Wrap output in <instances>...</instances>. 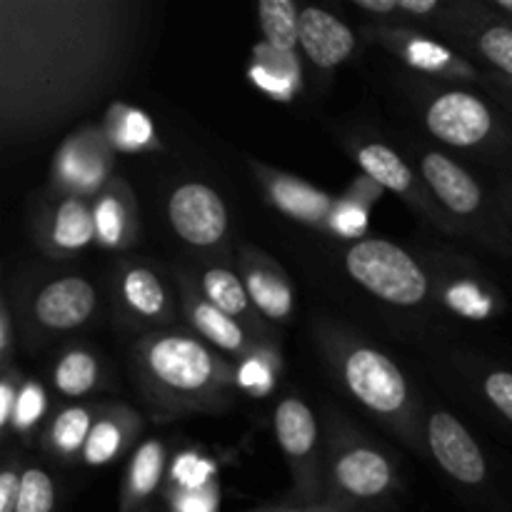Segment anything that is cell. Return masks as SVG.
I'll return each instance as SVG.
<instances>
[{"instance_id": "6da1fadb", "label": "cell", "mask_w": 512, "mask_h": 512, "mask_svg": "<svg viewBox=\"0 0 512 512\" xmlns=\"http://www.w3.org/2000/svg\"><path fill=\"white\" fill-rule=\"evenodd\" d=\"M148 35L135 0L0 3V140L45 143L128 83Z\"/></svg>"}, {"instance_id": "7a4b0ae2", "label": "cell", "mask_w": 512, "mask_h": 512, "mask_svg": "<svg viewBox=\"0 0 512 512\" xmlns=\"http://www.w3.org/2000/svg\"><path fill=\"white\" fill-rule=\"evenodd\" d=\"M130 375L148 408L163 418L213 413L228 405L238 373L203 340L155 330L130 348Z\"/></svg>"}, {"instance_id": "3957f363", "label": "cell", "mask_w": 512, "mask_h": 512, "mask_svg": "<svg viewBox=\"0 0 512 512\" xmlns=\"http://www.w3.org/2000/svg\"><path fill=\"white\" fill-rule=\"evenodd\" d=\"M328 353L355 403L395 433L413 438V395L403 370L380 350L343 338H335Z\"/></svg>"}, {"instance_id": "277c9868", "label": "cell", "mask_w": 512, "mask_h": 512, "mask_svg": "<svg viewBox=\"0 0 512 512\" xmlns=\"http://www.w3.org/2000/svg\"><path fill=\"white\" fill-rule=\"evenodd\" d=\"M345 270L373 298L395 308H418L430 295L423 265L390 240L363 238L353 243L345 253Z\"/></svg>"}, {"instance_id": "5b68a950", "label": "cell", "mask_w": 512, "mask_h": 512, "mask_svg": "<svg viewBox=\"0 0 512 512\" xmlns=\"http://www.w3.org/2000/svg\"><path fill=\"white\" fill-rule=\"evenodd\" d=\"M168 220L175 235L195 248H213L228 235V208L218 190L190 180L168 198Z\"/></svg>"}, {"instance_id": "8992f818", "label": "cell", "mask_w": 512, "mask_h": 512, "mask_svg": "<svg viewBox=\"0 0 512 512\" xmlns=\"http://www.w3.org/2000/svg\"><path fill=\"white\" fill-rule=\"evenodd\" d=\"M430 135L453 148H475L495 133V115L483 98L465 90L435 95L425 110Z\"/></svg>"}, {"instance_id": "52a82bcc", "label": "cell", "mask_w": 512, "mask_h": 512, "mask_svg": "<svg viewBox=\"0 0 512 512\" xmlns=\"http://www.w3.org/2000/svg\"><path fill=\"white\" fill-rule=\"evenodd\" d=\"M330 480L335 490L353 500L383 498L395 485V468L385 453L368 443L335 440L330 455Z\"/></svg>"}, {"instance_id": "ba28073f", "label": "cell", "mask_w": 512, "mask_h": 512, "mask_svg": "<svg viewBox=\"0 0 512 512\" xmlns=\"http://www.w3.org/2000/svg\"><path fill=\"white\" fill-rule=\"evenodd\" d=\"M98 308V290L88 278L65 275L50 280L35 293L30 315L38 328L48 333H70L88 323Z\"/></svg>"}, {"instance_id": "9c48e42d", "label": "cell", "mask_w": 512, "mask_h": 512, "mask_svg": "<svg viewBox=\"0 0 512 512\" xmlns=\"http://www.w3.org/2000/svg\"><path fill=\"white\" fill-rule=\"evenodd\" d=\"M428 448L435 463L453 480L463 485H483L488 478V460L480 450L478 440L453 413L430 415L428 420Z\"/></svg>"}, {"instance_id": "30bf717a", "label": "cell", "mask_w": 512, "mask_h": 512, "mask_svg": "<svg viewBox=\"0 0 512 512\" xmlns=\"http://www.w3.org/2000/svg\"><path fill=\"white\" fill-rule=\"evenodd\" d=\"M273 428L298 485L308 488L318 475V420L313 410L300 398H285L275 408Z\"/></svg>"}, {"instance_id": "8fae6325", "label": "cell", "mask_w": 512, "mask_h": 512, "mask_svg": "<svg viewBox=\"0 0 512 512\" xmlns=\"http://www.w3.org/2000/svg\"><path fill=\"white\" fill-rule=\"evenodd\" d=\"M250 168L258 175L270 203L283 215L298 220V223L318 225V228L333 220L338 203L328 193L305 183V180L295 178V175L280 173V170L260 165L255 160H250Z\"/></svg>"}, {"instance_id": "7c38bea8", "label": "cell", "mask_w": 512, "mask_h": 512, "mask_svg": "<svg viewBox=\"0 0 512 512\" xmlns=\"http://www.w3.org/2000/svg\"><path fill=\"white\" fill-rule=\"evenodd\" d=\"M423 180L435 203L455 218H473L483 210L485 193L478 180L443 153H425L420 160Z\"/></svg>"}, {"instance_id": "4fadbf2b", "label": "cell", "mask_w": 512, "mask_h": 512, "mask_svg": "<svg viewBox=\"0 0 512 512\" xmlns=\"http://www.w3.org/2000/svg\"><path fill=\"white\" fill-rule=\"evenodd\" d=\"M98 240L95 210L85 195L70 193L50 208L40 228V243L48 253L68 258L83 253Z\"/></svg>"}, {"instance_id": "5bb4252c", "label": "cell", "mask_w": 512, "mask_h": 512, "mask_svg": "<svg viewBox=\"0 0 512 512\" xmlns=\"http://www.w3.org/2000/svg\"><path fill=\"white\" fill-rule=\"evenodd\" d=\"M358 38L353 30L323 8L300 10V48L320 70H333L353 55Z\"/></svg>"}, {"instance_id": "9a60e30c", "label": "cell", "mask_w": 512, "mask_h": 512, "mask_svg": "<svg viewBox=\"0 0 512 512\" xmlns=\"http://www.w3.org/2000/svg\"><path fill=\"white\" fill-rule=\"evenodd\" d=\"M355 163L360 165V170L378 188L400 195V198H405L413 208L423 210V213L435 215L425 190L418 188V180H415V173L410 170V165L393 148H388L383 143H365L355 150Z\"/></svg>"}, {"instance_id": "2e32d148", "label": "cell", "mask_w": 512, "mask_h": 512, "mask_svg": "<svg viewBox=\"0 0 512 512\" xmlns=\"http://www.w3.org/2000/svg\"><path fill=\"white\" fill-rule=\"evenodd\" d=\"M243 283L255 310L273 323H285L293 315L295 295L283 270L265 255L248 250L243 263Z\"/></svg>"}, {"instance_id": "e0dca14e", "label": "cell", "mask_w": 512, "mask_h": 512, "mask_svg": "<svg viewBox=\"0 0 512 512\" xmlns=\"http://www.w3.org/2000/svg\"><path fill=\"white\" fill-rule=\"evenodd\" d=\"M93 210L100 245L118 250L133 243L138 233V210H135L133 193L123 180L105 183V188L95 198Z\"/></svg>"}, {"instance_id": "ac0fdd59", "label": "cell", "mask_w": 512, "mask_h": 512, "mask_svg": "<svg viewBox=\"0 0 512 512\" xmlns=\"http://www.w3.org/2000/svg\"><path fill=\"white\" fill-rule=\"evenodd\" d=\"M185 310H188L190 325L198 330L200 338H205L208 343H213L215 348L228 355H240L245 360L253 358L255 343L250 340L248 330L238 320L215 308L213 303H208L203 295L185 288Z\"/></svg>"}, {"instance_id": "d6986e66", "label": "cell", "mask_w": 512, "mask_h": 512, "mask_svg": "<svg viewBox=\"0 0 512 512\" xmlns=\"http://www.w3.org/2000/svg\"><path fill=\"white\" fill-rule=\"evenodd\" d=\"M140 428V418L130 408H118V405H108L95 418L90 438L83 450L85 465H105L110 460L118 458L125 450V445L135 438Z\"/></svg>"}, {"instance_id": "ffe728a7", "label": "cell", "mask_w": 512, "mask_h": 512, "mask_svg": "<svg viewBox=\"0 0 512 512\" xmlns=\"http://www.w3.org/2000/svg\"><path fill=\"white\" fill-rule=\"evenodd\" d=\"M118 295L120 303L143 320H168L170 318V300L165 293L163 280L148 265H125L123 273L118 275Z\"/></svg>"}, {"instance_id": "44dd1931", "label": "cell", "mask_w": 512, "mask_h": 512, "mask_svg": "<svg viewBox=\"0 0 512 512\" xmlns=\"http://www.w3.org/2000/svg\"><path fill=\"white\" fill-rule=\"evenodd\" d=\"M383 43L390 45L405 63L413 65L415 70H423V73L470 75V78L475 75V70L468 63H463L453 50H448L445 45L435 43L430 38L395 30V33H383Z\"/></svg>"}, {"instance_id": "7402d4cb", "label": "cell", "mask_w": 512, "mask_h": 512, "mask_svg": "<svg viewBox=\"0 0 512 512\" xmlns=\"http://www.w3.org/2000/svg\"><path fill=\"white\" fill-rule=\"evenodd\" d=\"M165 463H168V453L165 445L158 438H150L135 450L133 460L128 465V480H125V508L145 503L155 495L160 488L165 475Z\"/></svg>"}, {"instance_id": "603a6c76", "label": "cell", "mask_w": 512, "mask_h": 512, "mask_svg": "<svg viewBox=\"0 0 512 512\" xmlns=\"http://www.w3.org/2000/svg\"><path fill=\"white\" fill-rule=\"evenodd\" d=\"M200 288H203V298L218 310H223L225 315H230V318L255 320L248 288H245L243 278L235 275L233 270L208 268L200 278Z\"/></svg>"}, {"instance_id": "cb8c5ba5", "label": "cell", "mask_w": 512, "mask_h": 512, "mask_svg": "<svg viewBox=\"0 0 512 512\" xmlns=\"http://www.w3.org/2000/svg\"><path fill=\"white\" fill-rule=\"evenodd\" d=\"M260 30L265 45L278 53H293L300 43V10L293 0H260Z\"/></svg>"}, {"instance_id": "d4e9b609", "label": "cell", "mask_w": 512, "mask_h": 512, "mask_svg": "<svg viewBox=\"0 0 512 512\" xmlns=\"http://www.w3.org/2000/svg\"><path fill=\"white\" fill-rule=\"evenodd\" d=\"M93 423V410L85 408V405H70V408L60 410V413L55 415L53 425H50V450L63 460L83 455L85 443H88L90 438V430H93Z\"/></svg>"}, {"instance_id": "484cf974", "label": "cell", "mask_w": 512, "mask_h": 512, "mask_svg": "<svg viewBox=\"0 0 512 512\" xmlns=\"http://www.w3.org/2000/svg\"><path fill=\"white\" fill-rule=\"evenodd\" d=\"M100 363L88 350H70L55 363L53 385L65 398H83L98 385Z\"/></svg>"}, {"instance_id": "4316f807", "label": "cell", "mask_w": 512, "mask_h": 512, "mask_svg": "<svg viewBox=\"0 0 512 512\" xmlns=\"http://www.w3.org/2000/svg\"><path fill=\"white\" fill-rule=\"evenodd\" d=\"M55 483L43 468H25L20 475L18 508L15 512H53Z\"/></svg>"}, {"instance_id": "83f0119b", "label": "cell", "mask_w": 512, "mask_h": 512, "mask_svg": "<svg viewBox=\"0 0 512 512\" xmlns=\"http://www.w3.org/2000/svg\"><path fill=\"white\" fill-rule=\"evenodd\" d=\"M100 160L108 158H100L98 150H80V145H68L63 153V163H60V175L70 183H88L93 188V185L103 183L105 165H108Z\"/></svg>"}, {"instance_id": "f1b7e54d", "label": "cell", "mask_w": 512, "mask_h": 512, "mask_svg": "<svg viewBox=\"0 0 512 512\" xmlns=\"http://www.w3.org/2000/svg\"><path fill=\"white\" fill-rule=\"evenodd\" d=\"M475 45H478L480 55H483L490 65L498 68V75L512 80V28L510 25H503V23L488 25L483 33H478Z\"/></svg>"}, {"instance_id": "f546056e", "label": "cell", "mask_w": 512, "mask_h": 512, "mask_svg": "<svg viewBox=\"0 0 512 512\" xmlns=\"http://www.w3.org/2000/svg\"><path fill=\"white\" fill-rule=\"evenodd\" d=\"M120 123L115 125L113 140L125 150H135L140 145L150 143L153 140V125L145 118L143 113H135V110L120 108Z\"/></svg>"}, {"instance_id": "4dcf8cb0", "label": "cell", "mask_w": 512, "mask_h": 512, "mask_svg": "<svg viewBox=\"0 0 512 512\" xmlns=\"http://www.w3.org/2000/svg\"><path fill=\"white\" fill-rule=\"evenodd\" d=\"M213 478V465L195 453L178 455L173 465V480L183 490H203Z\"/></svg>"}, {"instance_id": "1f68e13d", "label": "cell", "mask_w": 512, "mask_h": 512, "mask_svg": "<svg viewBox=\"0 0 512 512\" xmlns=\"http://www.w3.org/2000/svg\"><path fill=\"white\" fill-rule=\"evenodd\" d=\"M483 393L488 403L512 425V370H490L483 378Z\"/></svg>"}, {"instance_id": "d6a6232c", "label": "cell", "mask_w": 512, "mask_h": 512, "mask_svg": "<svg viewBox=\"0 0 512 512\" xmlns=\"http://www.w3.org/2000/svg\"><path fill=\"white\" fill-rule=\"evenodd\" d=\"M238 385H240V388L248 390V393H253V395L265 393V390L273 385V375H270L265 360H258V358L245 360V363L240 365V370H238Z\"/></svg>"}, {"instance_id": "836d02e7", "label": "cell", "mask_w": 512, "mask_h": 512, "mask_svg": "<svg viewBox=\"0 0 512 512\" xmlns=\"http://www.w3.org/2000/svg\"><path fill=\"white\" fill-rule=\"evenodd\" d=\"M20 383L15 378L13 370H5L3 380H0V430H8L15 420V408L20 400Z\"/></svg>"}, {"instance_id": "e575fe53", "label": "cell", "mask_w": 512, "mask_h": 512, "mask_svg": "<svg viewBox=\"0 0 512 512\" xmlns=\"http://www.w3.org/2000/svg\"><path fill=\"white\" fill-rule=\"evenodd\" d=\"M43 390L38 388V385H25L23 393H20V400H18V408H15V420L13 423L18 425H30L35 423V420L43 415Z\"/></svg>"}, {"instance_id": "d590c367", "label": "cell", "mask_w": 512, "mask_h": 512, "mask_svg": "<svg viewBox=\"0 0 512 512\" xmlns=\"http://www.w3.org/2000/svg\"><path fill=\"white\" fill-rule=\"evenodd\" d=\"M330 223H333V228L338 233L360 240V235L365 230V210H360L358 205H338Z\"/></svg>"}, {"instance_id": "8d00e7d4", "label": "cell", "mask_w": 512, "mask_h": 512, "mask_svg": "<svg viewBox=\"0 0 512 512\" xmlns=\"http://www.w3.org/2000/svg\"><path fill=\"white\" fill-rule=\"evenodd\" d=\"M20 475L15 465L0 473V512H15L18 508V493H20Z\"/></svg>"}, {"instance_id": "74e56055", "label": "cell", "mask_w": 512, "mask_h": 512, "mask_svg": "<svg viewBox=\"0 0 512 512\" xmlns=\"http://www.w3.org/2000/svg\"><path fill=\"white\" fill-rule=\"evenodd\" d=\"M253 78L255 83H258V88H263L265 93L275 95V98H288V95L293 93V83H288V80L275 75L273 70L263 68V65H255Z\"/></svg>"}, {"instance_id": "f35d334b", "label": "cell", "mask_w": 512, "mask_h": 512, "mask_svg": "<svg viewBox=\"0 0 512 512\" xmlns=\"http://www.w3.org/2000/svg\"><path fill=\"white\" fill-rule=\"evenodd\" d=\"M10 350H13V318H10L8 298L0 303V360H3L5 370L10 363Z\"/></svg>"}, {"instance_id": "ab89813d", "label": "cell", "mask_w": 512, "mask_h": 512, "mask_svg": "<svg viewBox=\"0 0 512 512\" xmlns=\"http://www.w3.org/2000/svg\"><path fill=\"white\" fill-rule=\"evenodd\" d=\"M355 8L363 10V13L390 18L393 13H400V0H355Z\"/></svg>"}, {"instance_id": "60d3db41", "label": "cell", "mask_w": 512, "mask_h": 512, "mask_svg": "<svg viewBox=\"0 0 512 512\" xmlns=\"http://www.w3.org/2000/svg\"><path fill=\"white\" fill-rule=\"evenodd\" d=\"M178 510L180 512H210L213 510V500L203 498V495H200V490H188V495H185V498L178 503Z\"/></svg>"}, {"instance_id": "b9f144b4", "label": "cell", "mask_w": 512, "mask_h": 512, "mask_svg": "<svg viewBox=\"0 0 512 512\" xmlns=\"http://www.w3.org/2000/svg\"><path fill=\"white\" fill-rule=\"evenodd\" d=\"M438 10V0H400V13L415 15V18H423Z\"/></svg>"}, {"instance_id": "7bdbcfd3", "label": "cell", "mask_w": 512, "mask_h": 512, "mask_svg": "<svg viewBox=\"0 0 512 512\" xmlns=\"http://www.w3.org/2000/svg\"><path fill=\"white\" fill-rule=\"evenodd\" d=\"M485 85H488V90H490V95H493L495 100H498L500 105H503L505 110H508V113L512 115V90H508L505 88V85H500V83H495L493 78H488L485 80Z\"/></svg>"}, {"instance_id": "ee69618b", "label": "cell", "mask_w": 512, "mask_h": 512, "mask_svg": "<svg viewBox=\"0 0 512 512\" xmlns=\"http://www.w3.org/2000/svg\"><path fill=\"white\" fill-rule=\"evenodd\" d=\"M503 210H505V215H508V220H512V193L510 190H505L503 193Z\"/></svg>"}, {"instance_id": "f6af8a7d", "label": "cell", "mask_w": 512, "mask_h": 512, "mask_svg": "<svg viewBox=\"0 0 512 512\" xmlns=\"http://www.w3.org/2000/svg\"><path fill=\"white\" fill-rule=\"evenodd\" d=\"M495 8L503 10V13L512 15V0H495Z\"/></svg>"}, {"instance_id": "bcb514c9", "label": "cell", "mask_w": 512, "mask_h": 512, "mask_svg": "<svg viewBox=\"0 0 512 512\" xmlns=\"http://www.w3.org/2000/svg\"><path fill=\"white\" fill-rule=\"evenodd\" d=\"M283 512H338L333 508H295V510H283Z\"/></svg>"}, {"instance_id": "7dc6e473", "label": "cell", "mask_w": 512, "mask_h": 512, "mask_svg": "<svg viewBox=\"0 0 512 512\" xmlns=\"http://www.w3.org/2000/svg\"><path fill=\"white\" fill-rule=\"evenodd\" d=\"M493 80H495V83L505 85V88H508V90H512V80L510 78H503V75H493Z\"/></svg>"}, {"instance_id": "c3c4849f", "label": "cell", "mask_w": 512, "mask_h": 512, "mask_svg": "<svg viewBox=\"0 0 512 512\" xmlns=\"http://www.w3.org/2000/svg\"><path fill=\"white\" fill-rule=\"evenodd\" d=\"M505 190H510V193H512V180H508V185H505Z\"/></svg>"}]
</instances>
